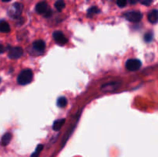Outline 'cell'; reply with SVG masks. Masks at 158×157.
I'll list each match as a JSON object with an SVG mask.
<instances>
[{
    "label": "cell",
    "mask_w": 158,
    "mask_h": 157,
    "mask_svg": "<svg viewBox=\"0 0 158 157\" xmlns=\"http://www.w3.org/2000/svg\"><path fill=\"white\" fill-rule=\"evenodd\" d=\"M127 2H129L131 5H135V4L139 2V0H127Z\"/></svg>",
    "instance_id": "19"
},
{
    "label": "cell",
    "mask_w": 158,
    "mask_h": 157,
    "mask_svg": "<svg viewBox=\"0 0 158 157\" xmlns=\"http://www.w3.org/2000/svg\"><path fill=\"white\" fill-rule=\"evenodd\" d=\"M0 83H1V79H0Z\"/></svg>",
    "instance_id": "23"
},
{
    "label": "cell",
    "mask_w": 158,
    "mask_h": 157,
    "mask_svg": "<svg viewBox=\"0 0 158 157\" xmlns=\"http://www.w3.org/2000/svg\"><path fill=\"white\" fill-rule=\"evenodd\" d=\"M53 36V39L54 40H55L56 42L60 46L65 45L66 43H67V42H68L67 39L66 38L65 36H64L63 33L62 32L60 31L54 32Z\"/></svg>",
    "instance_id": "5"
},
{
    "label": "cell",
    "mask_w": 158,
    "mask_h": 157,
    "mask_svg": "<svg viewBox=\"0 0 158 157\" xmlns=\"http://www.w3.org/2000/svg\"><path fill=\"white\" fill-rule=\"evenodd\" d=\"M141 65L142 63L139 59H128L126 62V68L131 72H135L140 69Z\"/></svg>",
    "instance_id": "4"
},
{
    "label": "cell",
    "mask_w": 158,
    "mask_h": 157,
    "mask_svg": "<svg viewBox=\"0 0 158 157\" xmlns=\"http://www.w3.org/2000/svg\"><path fill=\"white\" fill-rule=\"evenodd\" d=\"M40 152H37V151H35V152H33V153L31 155V157H39V155H40Z\"/></svg>",
    "instance_id": "20"
},
{
    "label": "cell",
    "mask_w": 158,
    "mask_h": 157,
    "mask_svg": "<svg viewBox=\"0 0 158 157\" xmlns=\"http://www.w3.org/2000/svg\"><path fill=\"white\" fill-rule=\"evenodd\" d=\"M153 33L151 32H149V33H147L144 36V40L147 42H150L153 39Z\"/></svg>",
    "instance_id": "16"
},
{
    "label": "cell",
    "mask_w": 158,
    "mask_h": 157,
    "mask_svg": "<svg viewBox=\"0 0 158 157\" xmlns=\"http://www.w3.org/2000/svg\"><path fill=\"white\" fill-rule=\"evenodd\" d=\"M100 12V9L97 8V7L96 6H93V7H91V8H89V9H88L87 11V16L88 17H93L94 15H96V14L99 13Z\"/></svg>",
    "instance_id": "13"
},
{
    "label": "cell",
    "mask_w": 158,
    "mask_h": 157,
    "mask_svg": "<svg viewBox=\"0 0 158 157\" xmlns=\"http://www.w3.org/2000/svg\"><path fill=\"white\" fill-rule=\"evenodd\" d=\"M33 78V71L31 69H24L18 76L17 82L21 86H26L32 82Z\"/></svg>",
    "instance_id": "1"
},
{
    "label": "cell",
    "mask_w": 158,
    "mask_h": 157,
    "mask_svg": "<svg viewBox=\"0 0 158 157\" xmlns=\"http://www.w3.org/2000/svg\"><path fill=\"white\" fill-rule=\"evenodd\" d=\"M2 1L4 2H10L11 0H2Z\"/></svg>",
    "instance_id": "22"
},
{
    "label": "cell",
    "mask_w": 158,
    "mask_h": 157,
    "mask_svg": "<svg viewBox=\"0 0 158 157\" xmlns=\"http://www.w3.org/2000/svg\"><path fill=\"white\" fill-rule=\"evenodd\" d=\"M5 51V47H4L2 44H0V53H3Z\"/></svg>",
    "instance_id": "21"
},
{
    "label": "cell",
    "mask_w": 158,
    "mask_h": 157,
    "mask_svg": "<svg viewBox=\"0 0 158 157\" xmlns=\"http://www.w3.org/2000/svg\"><path fill=\"white\" fill-rule=\"evenodd\" d=\"M65 122H66L65 119H58V120L55 121L53 125V130H55V131H59V130L63 127V126L64 125Z\"/></svg>",
    "instance_id": "12"
},
{
    "label": "cell",
    "mask_w": 158,
    "mask_h": 157,
    "mask_svg": "<svg viewBox=\"0 0 158 157\" xmlns=\"http://www.w3.org/2000/svg\"><path fill=\"white\" fill-rule=\"evenodd\" d=\"M23 54V49L21 47H13L9 49V57L10 59H16L20 58Z\"/></svg>",
    "instance_id": "6"
},
{
    "label": "cell",
    "mask_w": 158,
    "mask_h": 157,
    "mask_svg": "<svg viewBox=\"0 0 158 157\" xmlns=\"http://www.w3.org/2000/svg\"><path fill=\"white\" fill-rule=\"evenodd\" d=\"M49 9H49L48 7V4L47 3V2H45V1L39 2V3L36 5V11L38 12L39 14H43V15H44Z\"/></svg>",
    "instance_id": "7"
},
{
    "label": "cell",
    "mask_w": 158,
    "mask_h": 157,
    "mask_svg": "<svg viewBox=\"0 0 158 157\" xmlns=\"http://www.w3.org/2000/svg\"><path fill=\"white\" fill-rule=\"evenodd\" d=\"M22 9H23V5L19 2H16L10 7V9L8 11V14L12 18H15V19L19 18L22 14Z\"/></svg>",
    "instance_id": "2"
},
{
    "label": "cell",
    "mask_w": 158,
    "mask_h": 157,
    "mask_svg": "<svg viewBox=\"0 0 158 157\" xmlns=\"http://www.w3.org/2000/svg\"><path fill=\"white\" fill-rule=\"evenodd\" d=\"M33 46L34 48V49H36V51L39 52H43L46 48V43L43 40H36L33 42Z\"/></svg>",
    "instance_id": "9"
},
{
    "label": "cell",
    "mask_w": 158,
    "mask_h": 157,
    "mask_svg": "<svg viewBox=\"0 0 158 157\" xmlns=\"http://www.w3.org/2000/svg\"><path fill=\"white\" fill-rule=\"evenodd\" d=\"M124 17L127 20L130 21L131 23H139L142 19L143 15L141 12H137V11H131V12H127L124 15Z\"/></svg>",
    "instance_id": "3"
},
{
    "label": "cell",
    "mask_w": 158,
    "mask_h": 157,
    "mask_svg": "<svg viewBox=\"0 0 158 157\" xmlns=\"http://www.w3.org/2000/svg\"><path fill=\"white\" fill-rule=\"evenodd\" d=\"M139 2L143 5L149 6V5H150L152 4V2H153V0H139Z\"/></svg>",
    "instance_id": "18"
},
{
    "label": "cell",
    "mask_w": 158,
    "mask_h": 157,
    "mask_svg": "<svg viewBox=\"0 0 158 157\" xmlns=\"http://www.w3.org/2000/svg\"><path fill=\"white\" fill-rule=\"evenodd\" d=\"M0 32L4 33H8L10 32V26L9 23L4 20L0 21Z\"/></svg>",
    "instance_id": "11"
},
{
    "label": "cell",
    "mask_w": 158,
    "mask_h": 157,
    "mask_svg": "<svg viewBox=\"0 0 158 157\" xmlns=\"http://www.w3.org/2000/svg\"><path fill=\"white\" fill-rule=\"evenodd\" d=\"M67 105V99L65 97L62 96L60 97V98L57 99V105L60 108H64V107L66 106Z\"/></svg>",
    "instance_id": "14"
},
{
    "label": "cell",
    "mask_w": 158,
    "mask_h": 157,
    "mask_svg": "<svg viewBox=\"0 0 158 157\" xmlns=\"http://www.w3.org/2000/svg\"><path fill=\"white\" fill-rule=\"evenodd\" d=\"M65 6L66 5L63 0H58V1H56L55 3L56 9L59 12H61V11L65 8Z\"/></svg>",
    "instance_id": "15"
},
{
    "label": "cell",
    "mask_w": 158,
    "mask_h": 157,
    "mask_svg": "<svg viewBox=\"0 0 158 157\" xmlns=\"http://www.w3.org/2000/svg\"><path fill=\"white\" fill-rule=\"evenodd\" d=\"M148 21L152 24H155L158 22V10L153 9L148 13Z\"/></svg>",
    "instance_id": "8"
},
{
    "label": "cell",
    "mask_w": 158,
    "mask_h": 157,
    "mask_svg": "<svg viewBox=\"0 0 158 157\" xmlns=\"http://www.w3.org/2000/svg\"><path fill=\"white\" fill-rule=\"evenodd\" d=\"M12 134L10 133H6L3 135V137L1 139V145L3 146H6L7 145H9L10 143L11 140H12Z\"/></svg>",
    "instance_id": "10"
},
{
    "label": "cell",
    "mask_w": 158,
    "mask_h": 157,
    "mask_svg": "<svg viewBox=\"0 0 158 157\" xmlns=\"http://www.w3.org/2000/svg\"><path fill=\"white\" fill-rule=\"evenodd\" d=\"M117 4L119 7L123 8L125 7L127 4V0H117Z\"/></svg>",
    "instance_id": "17"
}]
</instances>
